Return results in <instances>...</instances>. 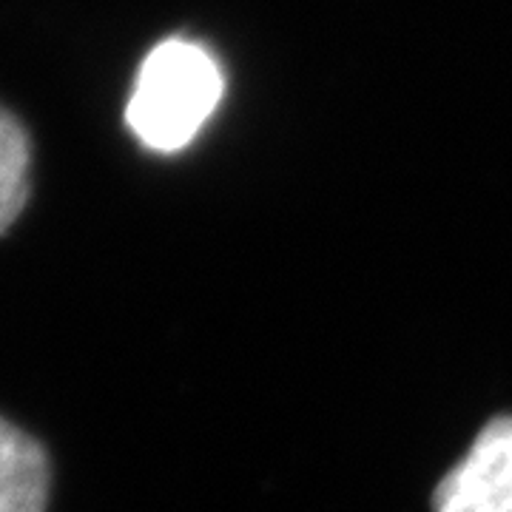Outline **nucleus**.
I'll return each mask as SVG.
<instances>
[{
	"label": "nucleus",
	"instance_id": "nucleus-1",
	"mask_svg": "<svg viewBox=\"0 0 512 512\" xmlns=\"http://www.w3.org/2000/svg\"><path fill=\"white\" fill-rule=\"evenodd\" d=\"M222 92L225 77L217 57L194 40L171 37L140 63L126 103V126L148 151L177 154L214 117Z\"/></svg>",
	"mask_w": 512,
	"mask_h": 512
},
{
	"label": "nucleus",
	"instance_id": "nucleus-2",
	"mask_svg": "<svg viewBox=\"0 0 512 512\" xmlns=\"http://www.w3.org/2000/svg\"><path fill=\"white\" fill-rule=\"evenodd\" d=\"M436 512H512V419L490 421L444 476Z\"/></svg>",
	"mask_w": 512,
	"mask_h": 512
},
{
	"label": "nucleus",
	"instance_id": "nucleus-3",
	"mask_svg": "<svg viewBox=\"0 0 512 512\" xmlns=\"http://www.w3.org/2000/svg\"><path fill=\"white\" fill-rule=\"evenodd\" d=\"M49 458L32 436L0 419V512H46Z\"/></svg>",
	"mask_w": 512,
	"mask_h": 512
},
{
	"label": "nucleus",
	"instance_id": "nucleus-4",
	"mask_svg": "<svg viewBox=\"0 0 512 512\" xmlns=\"http://www.w3.org/2000/svg\"><path fill=\"white\" fill-rule=\"evenodd\" d=\"M32 188V143L20 120L0 106V234L26 208Z\"/></svg>",
	"mask_w": 512,
	"mask_h": 512
}]
</instances>
